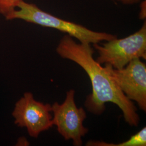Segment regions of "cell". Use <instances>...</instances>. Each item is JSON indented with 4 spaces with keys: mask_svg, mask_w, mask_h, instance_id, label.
Returning a JSON list of instances; mask_svg holds the SVG:
<instances>
[{
    "mask_svg": "<svg viewBox=\"0 0 146 146\" xmlns=\"http://www.w3.org/2000/svg\"><path fill=\"white\" fill-rule=\"evenodd\" d=\"M56 52L63 58L77 63L88 74L93 89L85 102L89 111L100 115L106 110L105 104L111 102L120 108L125 122L131 126L139 125L140 117L135 106L110 77L106 68L94 59V49L90 44L78 43L67 34L60 40Z\"/></svg>",
    "mask_w": 146,
    "mask_h": 146,
    "instance_id": "obj_1",
    "label": "cell"
},
{
    "mask_svg": "<svg viewBox=\"0 0 146 146\" xmlns=\"http://www.w3.org/2000/svg\"><path fill=\"white\" fill-rule=\"evenodd\" d=\"M17 7L19 9H15L11 12L5 18L7 20L18 19L41 26L54 28L76 38L81 43L94 44L117 38L115 35L93 31L75 23L64 20L42 11L34 4L26 3L23 1Z\"/></svg>",
    "mask_w": 146,
    "mask_h": 146,
    "instance_id": "obj_2",
    "label": "cell"
},
{
    "mask_svg": "<svg viewBox=\"0 0 146 146\" xmlns=\"http://www.w3.org/2000/svg\"><path fill=\"white\" fill-rule=\"evenodd\" d=\"M99 52L96 61L108 64L115 69H122L137 58H146V22L137 31L125 38H117L102 45L93 44Z\"/></svg>",
    "mask_w": 146,
    "mask_h": 146,
    "instance_id": "obj_3",
    "label": "cell"
},
{
    "mask_svg": "<svg viewBox=\"0 0 146 146\" xmlns=\"http://www.w3.org/2000/svg\"><path fill=\"white\" fill-rule=\"evenodd\" d=\"M75 95V90L70 89L67 92L63 104L56 102L52 105L54 115L52 123V125L56 126L58 132L65 140H72L74 146H81L82 137L89 130L84 125V121L87 118L86 111L82 107H77Z\"/></svg>",
    "mask_w": 146,
    "mask_h": 146,
    "instance_id": "obj_4",
    "label": "cell"
},
{
    "mask_svg": "<svg viewBox=\"0 0 146 146\" xmlns=\"http://www.w3.org/2000/svg\"><path fill=\"white\" fill-rule=\"evenodd\" d=\"M51 112L52 105L37 101L32 93L26 92L16 103L12 115L16 125L26 128L29 136L37 138L53 126Z\"/></svg>",
    "mask_w": 146,
    "mask_h": 146,
    "instance_id": "obj_5",
    "label": "cell"
},
{
    "mask_svg": "<svg viewBox=\"0 0 146 146\" xmlns=\"http://www.w3.org/2000/svg\"><path fill=\"white\" fill-rule=\"evenodd\" d=\"M104 67L126 97L135 101L140 108L146 112V64L137 58L122 69H115L108 64H105Z\"/></svg>",
    "mask_w": 146,
    "mask_h": 146,
    "instance_id": "obj_6",
    "label": "cell"
},
{
    "mask_svg": "<svg viewBox=\"0 0 146 146\" xmlns=\"http://www.w3.org/2000/svg\"><path fill=\"white\" fill-rule=\"evenodd\" d=\"M86 145L88 146H146V127L143 128L127 140L119 143H106L102 141H89Z\"/></svg>",
    "mask_w": 146,
    "mask_h": 146,
    "instance_id": "obj_7",
    "label": "cell"
},
{
    "mask_svg": "<svg viewBox=\"0 0 146 146\" xmlns=\"http://www.w3.org/2000/svg\"><path fill=\"white\" fill-rule=\"evenodd\" d=\"M23 0H0V13L5 18L15 9Z\"/></svg>",
    "mask_w": 146,
    "mask_h": 146,
    "instance_id": "obj_8",
    "label": "cell"
},
{
    "mask_svg": "<svg viewBox=\"0 0 146 146\" xmlns=\"http://www.w3.org/2000/svg\"><path fill=\"white\" fill-rule=\"evenodd\" d=\"M125 5H132L139 2L140 0H117Z\"/></svg>",
    "mask_w": 146,
    "mask_h": 146,
    "instance_id": "obj_9",
    "label": "cell"
}]
</instances>
